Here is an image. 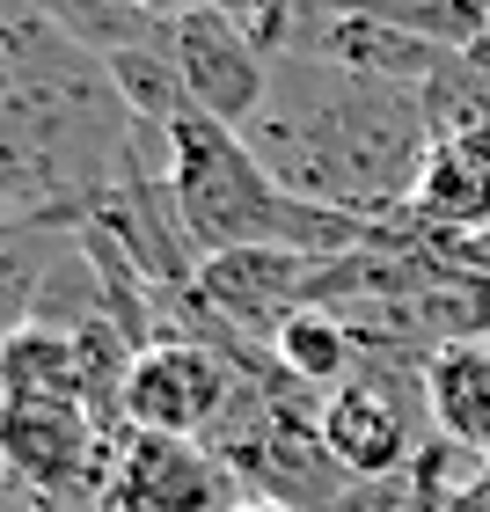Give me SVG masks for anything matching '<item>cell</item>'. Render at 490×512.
<instances>
[{
    "instance_id": "52a82bcc",
    "label": "cell",
    "mask_w": 490,
    "mask_h": 512,
    "mask_svg": "<svg viewBox=\"0 0 490 512\" xmlns=\"http://www.w3.org/2000/svg\"><path fill=\"white\" fill-rule=\"evenodd\" d=\"M0 410H88L81 344L59 322H22L0 344Z\"/></svg>"
},
{
    "instance_id": "7a4b0ae2",
    "label": "cell",
    "mask_w": 490,
    "mask_h": 512,
    "mask_svg": "<svg viewBox=\"0 0 490 512\" xmlns=\"http://www.w3.org/2000/svg\"><path fill=\"white\" fill-rule=\"evenodd\" d=\"M169 191H176L198 264L235 256V249H293V256H315V264H337V256L388 242V227H366L352 213H322V205L293 198L249 154V139L227 132L220 118H205V110H183L169 125Z\"/></svg>"
},
{
    "instance_id": "7c38bea8",
    "label": "cell",
    "mask_w": 490,
    "mask_h": 512,
    "mask_svg": "<svg viewBox=\"0 0 490 512\" xmlns=\"http://www.w3.org/2000/svg\"><path fill=\"white\" fill-rule=\"evenodd\" d=\"M0 198H15V191H8V176H0Z\"/></svg>"
},
{
    "instance_id": "30bf717a",
    "label": "cell",
    "mask_w": 490,
    "mask_h": 512,
    "mask_svg": "<svg viewBox=\"0 0 490 512\" xmlns=\"http://www.w3.org/2000/svg\"><path fill=\"white\" fill-rule=\"evenodd\" d=\"M454 512H490V461H476L469 483L454 491Z\"/></svg>"
},
{
    "instance_id": "277c9868",
    "label": "cell",
    "mask_w": 490,
    "mask_h": 512,
    "mask_svg": "<svg viewBox=\"0 0 490 512\" xmlns=\"http://www.w3.org/2000/svg\"><path fill=\"white\" fill-rule=\"evenodd\" d=\"M169 59L183 74V96H191V110H205V118H220L227 132H242L256 110H264L271 96V44L249 30L242 15L227 8H198L169 22Z\"/></svg>"
},
{
    "instance_id": "5b68a950",
    "label": "cell",
    "mask_w": 490,
    "mask_h": 512,
    "mask_svg": "<svg viewBox=\"0 0 490 512\" xmlns=\"http://www.w3.org/2000/svg\"><path fill=\"white\" fill-rule=\"evenodd\" d=\"M235 469L205 439H154V432H118L103 483V512H235L242 498Z\"/></svg>"
},
{
    "instance_id": "6da1fadb",
    "label": "cell",
    "mask_w": 490,
    "mask_h": 512,
    "mask_svg": "<svg viewBox=\"0 0 490 512\" xmlns=\"http://www.w3.org/2000/svg\"><path fill=\"white\" fill-rule=\"evenodd\" d=\"M242 139L293 198L322 213H352L366 227H403L439 132L425 103H410L403 88L359 81L308 52H278L271 96L242 125Z\"/></svg>"
},
{
    "instance_id": "3957f363",
    "label": "cell",
    "mask_w": 490,
    "mask_h": 512,
    "mask_svg": "<svg viewBox=\"0 0 490 512\" xmlns=\"http://www.w3.org/2000/svg\"><path fill=\"white\" fill-rule=\"evenodd\" d=\"M235 352L205 337H169L154 352L132 359L125 381V432H154V439H205L220 425L227 395H235Z\"/></svg>"
},
{
    "instance_id": "8fae6325",
    "label": "cell",
    "mask_w": 490,
    "mask_h": 512,
    "mask_svg": "<svg viewBox=\"0 0 490 512\" xmlns=\"http://www.w3.org/2000/svg\"><path fill=\"white\" fill-rule=\"evenodd\" d=\"M235 512H286V505H271V498H242Z\"/></svg>"
},
{
    "instance_id": "8992f818",
    "label": "cell",
    "mask_w": 490,
    "mask_h": 512,
    "mask_svg": "<svg viewBox=\"0 0 490 512\" xmlns=\"http://www.w3.org/2000/svg\"><path fill=\"white\" fill-rule=\"evenodd\" d=\"M403 227H417V235H439V242L490 235V125L432 139L425 176H417V191H410Z\"/></svg>"
},
{
    "instance_id": "9c48e42d",
    "label": "cell",
    "mask_w": 490,
    "mask_h": 512,
    "mask_svg": "<svg viewBox=\"0 0 490 512\" xmlns=\"http://www.w3.org/2000/svg\"><path fill=\"white\" fill-rule=\"evenodd\" d=\"M271 359L286 366L300 388H322V395H330V388H344V381L359 374L366 344H359V330H352L344 315H330V308H315V300H308V308H300L286 330L271 337Z\"/></svg>"
},
{
    "instance_id": "ba28073f",
    "label": "cell",
    "mask_w": 490,
    "mask_h": 512,
    "mask_svg": "<svg viewBox=\"0 0 490 512\" xmlns=\"http://www.w3.org/2000/svg\"><path fill=\"white\" fill-rule=\"evenodd\" d=\"M425 403H432V439H447L476 461V432L490 410V344H447L425 359Z\"/></svg>"
}]
</instances>
